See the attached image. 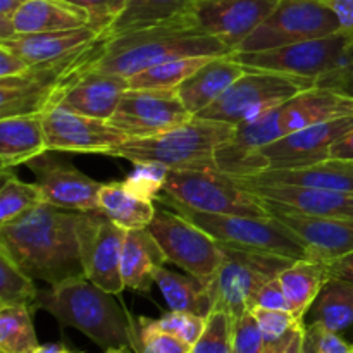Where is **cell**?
<instances>
[{"instance_id": "7c38bea8", "label": "cell", "mask_w": 353, "mask_h": 353, "mask_svg": "<svg viewBox=\"0 0 353 353\" xmlns=\"http://www.w3.org/2000/svg\"><path fill=\"white\" fill-rule=\"evenodd\" d=\"M352 43L353 34L341 30L327 37L299 41L272 50L233 52V57L245 68L255 71L285 72L316 81L341 64Z\"/></svg>"}, {"instance_id": "30bf717a", "label": "cell", "mask_w": 353, "mask_h": 353, "mask_svg": "<svg viewBox=\"0 0 353 353\" xmlns=\"http://www.w3.org/2000/svg\"><path fill=\"white\" fill-rule=\"evenodd\" d=\"M341 31L336 14L323 0H279L276 9L234 52H264Z\"/></svg>"}, {"instance_id": "94428289", "label": "cell", "mask_w": 353, "mask_h": 353, "mask_svg": "<svg viewBox=\"0 0 353 353\" xmlns=\"http://www.w3.org/2000/svg\"><path fill=\"white\" fill-rule=\"evenodd\" d=\"M190 353H192V352H190Z\"/></svg>"}, {"instance_id": "4dcf8cb0", "label": "cell", "mask_w": 353, "mask_h": 353, "mask_svg": "<svg viewBox=\"0 0 353 353\" xmlns=\"http://www.w3.org/2000/svg\"><path fill=\"white\" fill-rule=\"evenodd\" d=\"M99 210L123 230H147L154 221L157 205L131 192L124 181H110L102 183Z\"/></svg>"}, {"instance_id": "d590c367", "label": "cell", "mask_w": 353, "mask_h": 353, "mask_svg": "<svg viewBox=\"0 0 353 353\" xmlns=\"http://www.w3.org/2000/svg\"><path fill=\"white\" fill-rule=\"evenodd\" d=\"M214 57H183L152 65L128 78L133 90H176Z\"/></svg>"}, {"instance_id": "9c48e42d", "label": "cell", "mask_w": 353, "mask_h": 353, "mask_svg": "<svg viewBox=\"0 0 353 353\" xmlns=\"http://www.w3.org/2000/svg\"><path fill=\"white\" fill-rule=\"evenodd\" d=\"M147 230L157 240L168 262L205 285H212L224 259L223 245L216 238L181 214L162 207H157L154 221Z\"/></svg>"}, {"instance_id": "f1b7e54d", "label": "cell", "mask_w": 353, "mask_h": 353, "mask_svg": "<svg viewBox=\"0 0 353 353\" xmlns=\"http://www.w3.org/2000/svg\"><path fill=\"white\" fill-rule=\"evenodd\" d=\"M88 23V14L65 0H26L14 16L16 34L78 30Z\"/></svg>"}, {"instance_id": "f35d334b", "label": "cell", "mask_w": 353, "mask_h": 353, "mask_svg": "<svg viewBox=\"0 0 353 353\" xmlns=\"http://www.w3.org/2000/svg\"><path fill=\"white\" fill-rule=\"evenodd\" d=\"M233 316L223 309H214L207 316L205 327L192 353H233Z\"/></svg>"}, {"instance_id": "f5cc1de1", "label": "cell", "mask_w": 353, "mask_h": 353, "mask_svg": "<svg viewBox=\"0 0 353 353\" xmlns=\"http://www.w3.org/2000/svg\"><path fill=\"white\" fill-rule=\"evenodd\" d=\"M327 271H330L331 278L343 279V281L353 283V252L352 254L340 257L338 261L327 264Z\"/></svg>"}, {"instance_id": "816d5d0a", "label": "cell", "mask_w": 353, "mask_h": 353, "mask_svg": "<svg viewBox=\"0 0 353 353\" xmlns=\"http://www.w3.org/2000/svg\"><path fill=\"white\" fill-rule=\"evenodd\" d=\"M334 14L343 31L353 34V0H323Z\"/></svg>"}, {"instance_id": "277c9868", "label": "cell", "mask_w": 353, "mask_h": 353, "mask_svg": "<svg viewBox=\"0 0 353 353\" xmlns=\"http://www.w3.org/2000/svg\"><path fill=\"white\" fill-rule=\"evenodd\" d=\"M107 34L55 61L31 65L14 78H0V117L43 114L59 105L62 95L102 57Z\"/></svg>"}, {"instance_id": "d6a6232c", "label": "cell", "mask_w": 353, "mask_h": 353, "mask_svg": "<svg viewBox=\"0 0 353 353\" xmlns=\"http://www.w3.org/2000/svg\"><path fill=\"white\" fill-rule=\"evenodd\" d=\"M314 323L323 324L333 333H345L353 327V283L327 278L312 305Z\"/></svg>"}, {"instance_id": "52a82bcc", "label": "cell", "mask_w": 353, "mask_h": 353, "mask_svg": "<svg viewBox=\"0 0 353 353\" xmlns=\"http://www.w3.org/2000/svg\"><path fill=\"white\" fill-rule=\"evenodd\" d=\"M161 195L200 212L257 219L271 217L261 196L217 168L169 171Z\"/></svg>"}, {"instance_id": "7bdbcfd3", "label": "cell", "mask_w": 353, "mask_h": 353, "mask_svg": "<svg viewBox=\"0 0 353 353\" xmlns=\"http://www.w3.org/2000/svg\"><path fill=\"white\" fill-rule=\"evenodd\" d=\"M205 319L207 317L195 316V314L171 310V312L164 314L161 319H155V323L162 331L174 334L193 348V345L199 341L200 334L205 327Z\"/></svg>"}, {"instance_id": "91938a15", "label": "cell", "mask_w": 353, "mask_h": 353, "mask_svg": "<svg viewBox=\"0 0 353 353\" xmlns=\"http://www.w3.org/2000/svg\"><path fill=\"white\" fill-rule=\"evenodd\" d=\"M350 353H353V345H352V350H350Z\"/></svg>"}, {"instance_id": "9a60e30c", "label": "cell", "mask_w": 353, "mask_h": 353, "mask_svg": "<svg viewBox=\"0 0 353 353\" xmlns=\"http://www.w3.org/2000/svg\"><path fill=\"white\" fill-rule=\"evenodd\" d=\"M48 150L71 152V154L109 155L114 148L130 140L109 121L54 107L41 114Z\"/></svg>"}, {"instance_id": "681fc988", "label": "cell", "mask_w": 353, "mask_h": 353, "mask_svg": "<svg viewBox=\"0 0 353 353\" xmlns=\"http://www.w3.org/2000/svg\"><path fill=\"white\" fill-rule=\"evenodd\" d=\"M310 330L316 334L317 353H350L352 345H348L338 333L326 330L323 324L312 323Z\"/></svg>"}, {"instance_id": "ee69618b", "label": "cell", "mask_w": 353, "mask_h": 353, "mask_svg": "<svg viewBox=\"0 0 353 353\" xmlns=\"http://www.w3.org/2000/svg\"><path fill=\"white\" fill-rule=\"evenodd\" d=\"M265 340L254 312L247 310L233 321V353H262Z\"/></svg>"}, {"instance_id": "d6986e66", "label": "cell", "mask_w": 353, "mask_h": 353, "mask_svg": "<svg viewBox=\"0 0 353 353\" xmlns=\"http://www.w3.org/2000/svg\"><path fill=\"white\" fill-rule=\"evenodd\" d=\"M353 131V116L314 124L281 137L262 148L269 169L309 165L330 159L331 148Z\"/></svg>"}, {"instance_id": "6da1fadb", "label": "cell", "mask_w": 353, "mask_h": 353, "mask_svg": "<svg viewBox=\"0 0 353 353\" xmlns=\"http://www.w3.org/2000/svg\"><path fill=\"white\" fill-rule=\"evenodd\" d=\"M78 214L41 203L12 223L0 224V250L30 278L50 286L81 278Z\"/></svg>"}, {"instance_id": "f546056e", "label": "cell", "mask_w": 353, "mask_h": 353, "mask_svg": "<svg viewBox=\"0 0 353 353\" xmlns=\"http://www.w3.org/2000/svg\"><path fill=\"white\" fill-rule=\"evenodd\" d=\"M327 278H330V271H327L326 262L312 257L293 261L279 274L288 310L296 319L303 321L305 314L319 296Z\"/></svg>"}, {"instance_id": "e575fe53", "label": "cell", "mask_w": 353, "mask_h": 353, "mask_svg": "<svg viewBox=\"0 0 353 353\" xmlns=\"http://www.w3.org/2000/svg\"><path fill=\"white\" fill-rule=\"evenodd\" d=\"M33 312L24 305L0 307V353H33L40 347Z\"/></svg>"}, {"instance_id": "3957f363", "label": "cell", "mask_w": 353, "mask_h": 353, "mask_svg": "<svg viewBox=\"0 0 353 353\" xmlns=\"http://www.w3.org/2000/svg\"><path fill=\"white\" fill-rule=\"evenodd\" d=\"M34 309L47 310L62 326L76 327L105 350L137 347L138 319L86 276L38 292Z\"/></svg>"}, {"instance_id": "5b68a950", "label": "cell", "mask_w": 353, "mask_h": 353, "mask_svg": "<svg viewBox=\"0 0 353 353\" xmlns=\"http://www.w3.org/2000/svg\"><path fill=\"white\" fill-rule=\"evenodd\" d=\"M234 133L233 124L193 116L188 123L150 138H130L109 157L154 162L169 171L216 168V150Z\"/></svg>"}, {"instance_id": "836d02e7", "label": "cell", "mask_w": 353, "mask_h": 353, "mask_svg": "<svg viewBox=\"0 0 353 353\" xmlns=\"http://www.w3.org/2000/svg\"><path fill=\"white\" fill-rule=\"evenodd\" d=\"M193 0H126L124 10L107 31V37L165 23L186 14Z\"/></svg>"}, {"instance_id": "cb8c5ba5", "label": "cell", "mask_w": 353, "mask_h": 353, "mask_svg": "<svg viewBox=\"0 0 353 353\" xmlns=\"http://www.w3.org/2000/svg\"><path fill=\"white\" fill-rule=\"evenodd\" d=\"M348 116H353V97L314 86L283 103L281 131L283 134H290L314 124Z\"/></svg>"}, {"instance_id": "60d3db41", "label": "cell", "mask_w": 353, "mask_h": 353, "mask_svg": "<svg viewBox=\"0 0 353 353\" xmlns=\"http://www.w3.org/2000/svg\"><path fill=\"white\" fill-rule=\"evenodd\" d=\"M169 169L154 162H138L124 179L128 188L145 200L155 202L162 193Z\"/></svg>"}, {"instance_id": "2e32d148", "label": "cell", "mask_w": 353, "mask_h": 353, "mask_svg": "<svg viewBox=\"0 0 353 353\" xmlns=\"http://www.w3.org/2000/svg\"><path fill=\"white\" fill-rule=\"evenodd\" d=\"M26 165L34 174V183L40 186L45 203L72 212L99 210L102 183H97L69 161L55 155L54 150L43 152Z\"/></svg>"}, {"instance_id": "ab89813d", "label": "cell", "mask_w": 353, "mask_h": 353, "mask_svg": "<svg viewBox=\"0 0 353 353\" xmlns=\"http://www.w3.org/2000/svg\"><path fill=\"white\" fill-rule=\"evenodd\" d=\"M134 353H190L192 347L157 326L155 319L138 317V340Z\"/></svg>"}, {"instance_id": "4316f807", "label": "cell", "mask_w": 353, "mask_h": 353, "mask_svg": "<svg viewBox=\"0 0 353 353\" xmlns=\"http://www.w3.org/2000/svg\"><path fill=\"white\" fill-rule=\"evenodd\" d=\"M48 150L41 114L0 117V162L2 171L26 165Z\"/></svg>"}, {"instance_id": "ac0fdd59", "label": "cell", "mask_w": 353, "mask_h": 353, "mask_svg": "<svg viewBox=\"0 0 353 353\" xmlns=\"http://www.w3.org/2000/svg\"><path fill=\"white\" fill-rule=\"evenodd\" d=\"M279 0H193L190 12L199 26L236 50L276 9Z\"/></svg>"}, {"instance_id": "11a10c76", "label": "cell", "mask_w": 353, "mask_h": 353, "mask_svg": "<svg viewBox=\"0 0 353 353\" xmlns=\"http://www.w3.org/2000/svg\"><path fill=\"white\" fill-rule=\"evenodd\" d=\"M26 0H0V19L14 21L17 10L24 6Z\"/></svg>"}, {"instance_id": "44dd1931", "label": "cell", "mask_w": 353, "mask_h": 353, "mask_svg": "<svg viewBox=\"0 0 353 353\" xmlns=\"http://www.w3.org/2000/svg\"><path fill=\"white\" fill-rule=\"evenodd\" d=\"M238 181L252 193L261 196L268 205L276 209L293 210L310 216L353 219V192L283 185H250L241 179Z\"/></svg>"}, {"instance_id": "5bb4252c", "label": "cell", "mask_w": 353, "mask_h": 353, "mask_svg": "<svg viewBox=\"0 0 353 353\" xmlns=\"http://www.w3.org/2000/svg\"><path fill=\"white\" fill-rule=\"evenodd\" d=\"M192 117L176 90L130 88L109 123L128 138H150L174 130Z\"/></svg>"}, {"instance_id": "680465c9", "label": "cell", "mask_w": 353, "mask_h": 353, "mask_svg": "<svg viewBox=\"0 0 353 353\" xmlns=\"http://www.w3.org/2000/svg\"><path fill=\"white\" fill-rule=\"evenodd\" d=\"M105 353H130V348H109Z\"/></svg>"}, {"instance_id": "8fae6325", "label": "cell", "mask_w": 353, "mask_h": 353, "mask_svg": "<svg viewBox=\"0 0 353 353\" xmlns=\"http://www.w3.org/2000/svg\"><path fill=\"white\" fill-rule=\"evenodd\" d=\"M224 259L210 285L216 309H223L236 319L252 310L255 295L264 285L279 278L293 261L279 255L259 254L241 248L224 247Z\"/></svg>"}, {"instance_id": "1f68e13d", "label": "cell", "mask_w": 353, "mask_h": 353, "mask_svg": "<svg viewBox=\"0 0 353 353\" xmlns=\"http://www.w3.org/2000/svg\"><path fill=\"white\" fill-rule=\"evenodd\" d=\"M154 283L164 295L169 309L176 312H190L207 317L216 309L210 286L193 276L176 274L161 265L154 271Z\"/></svg>"}, {"instance_id": "603a6c76", "label": "cell", "mask_w": 353, "mask_h": 353, "mask_svg": "<svg viewBox=\"0 0 353 353\" xmlns=\"http://www.w3.org/2000/svg\"><path fill=\"white\" fill-rule=\"evenodd\" d=\"M241 181L250 183V185H283L353 192V161L327 159V161L309 165L272 168Z\"/></svg>"}, {"instance_id": "f907efd6", "label": "cell", "mask_w": 353, "mask_h": 353, "mask_svg": "<svg viewBox=\"0 0 353 353\" xmlns=\"http://www.w3.org/2000/svg\"><path fill=\"white\" fill-rule=\"evenodd\" d=\"M31 65L10 48L0 45V78H14L30 71Z\"/></svg>"}, {"instance_id": "4fadbf2b", "label": "cell", "mask_w": 353, "mask_h": 353, "mask_svg": "<svg viewBox=\"0 0 353 353\" xmlns=\"http://www.w3.org/2000/svg\"><path fill=\"white\" fill-rule=\"evenodd\" d=\"M126 230L102 210L78 214V240L85 276L99 288L119 295L124 292L121 254Z\"/></svg>"}, {"instance_id": "bcb514c9", "label": "cell", "mask_w": 353, "mask_h": 353, "mask_svg": "<svg viewBox=\"0 0 353 353\" xmlns=\"http://www.w3.org/2000/svg\"><path fill=\"white\" fill-rule=\"evenodd\" d=\"M316 86L334 90V92L343 93V95L353 97V43L348 48L341 64L336 69H333V71L317 78Z\"/></svg>"}, {"instance_id": "7402d4cb", "label": "cell", "mask_w": 353, "mask_h": 353, "mask_svg": "<svg viewBox=\"0 0 353 353\" xmlns=\"http://www.w3.org/2000/svg\"><path fill=\"white\" fill-rule=\"evenodd\" d=\"M128 90V78L92 69L65 90L59 105L83 116L109 121Z\"/></svg>"}, {"instance_id": "ba28073f", "label": "cell", "mask_w": 353, "mask_h": 353, "mask_svg": "<svg viewBox=\"0 0 353 353\" xmlns=\"http://www.w3.org/2000/svg\"><path fill=\"white\" fill-rule=\"evenodd\" d=\"M314 86V79L302 76L248 69V72L236 79L212 105L196 114V117L236 126L243 121H254L262 114L281 107L293 97Z\"/></svg>"}, {"instance_id": "6f0895ef", "label": "cell", "mask_w": 353, "mask_h": 353, "mask_svg": "<svg viewBox=\"0 0 353 353\" xmlns=\"http://www.w3.org/2000/svg\"><path fill=\"white\" fill-rule=\"evenodd\" d=\"M303 353H317L316 334H314V331L310 330V326H307L305 343H303Z\"/></svg>"}, {"instance_id": "d4e9b609", "label": "cell", "mask_w": 353, "mask_h": 353, "mask_svg": "<svg viewBox=\"0 0 353 353\" xmlns=\"http://www.w3.org/2000/svg\"><path fill=\"white\" fill-rule=\"evenodd\" d=\"M245 72H248V68L240 64L233 54L214 57L199 71L193 72L185 83H181L176 92L181 97L186 109L196 116L203 109L212 105Z\"/></svg>"}, {"instance_id": "83f0119b", "label": "cell", "mask_w": 353, "mask_h": 353, "mask_svg": "<svg viewBox=\"0 0 353 353\" xmlns=\"http://www.w3.org/2000/svg\"><path fill=\"white\" fill-rule=\"evenodd\" d=\"M164 252L148 230H128L121 254V276L124 288L148 293L154 283V271L165 265Z\"/></svg>"}, {"instance_id": "c3c4849f", "label": "cell", "mask_w": 353, "mask_h": 353, "mask_svg": "<svg viewBox=\"0 0 353 353\" xmlns=\"http://www.w3.org/2000/svg\"><path fill=\"white\" fill-rule=\"evenodd\" d=\"M307 326L300 323L295 330L290 331L283 338L272 343H265L262 353H303V343H305Z\"/></svg>"}, {"instance_id": "f6af8a7d", "label": "cell", "mask_w": 353, "mask_h": 353, "mask_svg": "<svg viewBox=\"0 0 353 353\" xmlns=\"http://www.w3.org/2000/svg\"><path fill=\"white\" fill-rule=\"evenodd\" d=\"M252 312H254L255 319H257L265 343L278 341L279 338H283L290 331L295 330L300 323H303V321L296 319L290 310H272L255 307V309H252Z\"/></svg>"}, {"instance_id": "7a4b0ae2", "label": "cell", "mask_w": 353, "mask_h": 353, "mask_svg": "<svg viewBox=\"0 0 353 353\" xmlns=\"http://www.w3.org/2000/svg\"><path fill=\"white\" fill-rule=\"evenodd\" d=\"M230 47L203 31L192 12L154 26L109 37L93 71L131 78L152 65L183 57H223Z\"/></svg>"}, {"instance_id": "74e56055", "label": "cell", "mask_w": 353, "mask_h": 353, "mask_svg": "<svg viewBox=\"0 0 353 353\" xmlns=\"http://www.w3.org/2000/svg\"><path fill=\"white\" fill-rule=\"evenodd\" d=\"M34 279L21 271L12 259L0 250V307L24 305L34 309V302L40 290L34 286Z\"/></svg>"}, {"instance_id": "7dc6e473", "label": "cell", "mask_w": 353, "mask_h": 353, "mask_svg": "<svg viewBox=\"0 0 353 353\" xmlns=\"http://www.w3.org/2000/svg\"><path fill=\"white\" fill-rule=\"evenodd\" d=\"M261 307V309H272V310H288V303H286L285 292L279 278L272 279L268 285L262 286L259 293L255 295L252 309Z\"/></svg>"}, {"instance_id": "484cf974", "label": "cell", "mask_w": 353, "mask_h": 353, "mask_svg": "<svg viewBox=\"0 0 353 353\" xmlns=\"http://www.w3.org/2000/svg\"><path fill=\"white\" fill-rule=\"evenodd\" d=\"M100 34L102 33H97L90 26H85L78 30L14 34L12 38L0 40V45L16 52L30 65H37L64 57L99 38Z\"/></svg>"}, {"instance_id": "db71d44e", "label": "cell", "mask_w": 353, "mask_h": 353, "mask_svg": "<svg viewBox=\"0 0 353 353\" xmlns=\"http://www.w3.org/2000/svg\"><path fill=\"white\" fill-rule=\"evenodd\" d=\"M330 159H341V161H353V131L338 140L331 148Z\"/></svg>"}, {"instance_id": "e0dca14e", "label": "cell", "mask_w": 353, "mask_h": 353, "mask_svg": "<svg viewBox=\"0 0 353 353\" xmlns=\"http://www.w3.org/2000/svg\"><path fill=\"white\" fill-rule=\"evenodd\" d=\"M285 137L281 131V107L254 121L234 126L233 137L216 150V168L236 179L250 178L269 169L262 148Z\"/></svg>"}, {"instance_id": "b9f144b4", "label": "cell", "mask_w": 353, "mask_h": 353, "mask_svg": "<svg viewBox=\"0 0 353 353\" xmlns=\"http://www.w3.org/2000/svg\"><path fill=\"white\" fill-rule=\"evenodd\" d=\"M65 2L85 10L90 19L88 26L102 34H107L126 6V0H65Z\"/></svg>"}, {"instance_id": "8992f818", "label": "cell", "mask_w": 353, "mask_h": 353, "mask_svg": "<svg viewBox=\"0 0 353 353\" xmlns=\"http://www.w3.org/2000/svg\"><path fill=\"white\" fill-rule=\"evenodd\" d=\"M155 202L168 203L174 212L181 214L183 217L202 228L224 247L279 255L290 261L310 257L305 245L272 216L268 219H257V217L228 216V214H207L162 195H159Z\"/></svg>"}, {"instance_id": "9f6ffc18", "label": "cell", "mask_w": 353, "mask_h": 353, "mask_svg": "<svg viewBox=\"0 0 353 353\" xmlns=\"http://www.w3.org/2000/svg\"><path fill=\"white\" fill-rule=\"evenodd\" d=\"M33 353H72L65 345L62 343H47L40 345Z\"/></svg>"}, {"instance_id": "ffe728a7", "label": "cell", "mask_w": 353, "mask_h": 353, "mask_svg": "<svg viewBox=\"0 0 353 353\" xmlns=\"http://www.w3.org/2000/svg\"><path fill=\"white\" fill-rule=\"evenodd\" d=\"M265 207L272 217L285 224L305 245L310 257L331 264L353 252V219L310 216V214L276 209L268 203Z\"/></svg>"}, {"instance_id": "8d00e7d4", "label": "cell", "mask_w": 353, "mask_h": 353, "mask_svg": "<svg viewBox=\"0 0 353 353\" xmlns=\"http://www.w3.org/2000/svg\"><path fill=\"white\" fill-rule=\"evenodd\" d=\"M45 203L43 193L37 183H24L12 172L2 171V188H0V224L16 221Z\"/></svg>"}]
</instances>
